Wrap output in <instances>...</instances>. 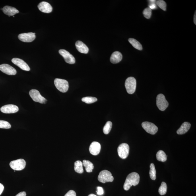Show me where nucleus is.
I'll list each match as a JSON object with an SVG mask.
<instances>
[{
    "label": "nucleus",
    "mask_w": 196,
    "mask_h": 196,
    "mask_svg": "<svg viewBox=\"0 0 196 196\" xmlns=\"http://www.w3.org/2000/svg\"><path fill=\"white\" fill-rule=\"evenodd\" d=\"M140 181V177L137 173L133 172L130 173L127 177L123 185V189L126 191L129 190L131 187L134 186L139 184Z\"/></svg>",
    "instance_id": "obj_1"
},
{
    "label": "nucleus",
    "mask_w": 196,
    "mask_h": 196,
    "mask_svg": "<svg viewBox=\"0 0 196 196\" xmlns=\"http://www.w3.org/2000/svg\"><path fill=\"white\" fill-rule=\"evenodd\" d=\"M98 179L100 182L105 183L112 182L114 180V178L110 172L107 170H104L100 173L98 177Z\"/></svg>",
    "instance_id": "obj_2"
},
{
    "label": "nucleus",
    "mask_w": 196,
    "mask_h": 196,
    "mask_svg": "<svg viewBox=\"0 0 196 196\" xmlns=\"http://www.w3.org/2000/svg\"><path fill=\"white\" fill-rule=\"evenodd\" d=\"M136 80L132 77L127 78L125 82V86L127 93L132 94L135 93L136 88Z\"/></svg>",
    "instance_id": "obj_3"
},
{
    "label": "nucleus",
    "mask_w": 196,
    "mask_h": 196,
    "mask_svg": "<svg viewBox=\"0 0 196 196\" xmlns=\"http://www.w3.org/2000/svg\"><path fill=\"white\" fill-rule=\"evenodd\" d=\"M54 84L57 89L61 92H66L69 90V84L67 80L56 78L54 80Z\"/></svg>",
    "instance_id": "obj_4"
},
{
    "label": "nucleus",
    "mask_w": 196,
    "mask_h": 196,
    "mask_svg": "<svg viewBox=\"0 0 196 196\" xmlns=\"http://www.w3.org/2000/svg\"><path fill=\"white\" fill-rule=\"evenodd\" d=\"M156 106L160 111H164L168 108L169 103L164 94H159L156 97Z\"/></svg>",
    "instance_id": "obj_5"
},
{
    "label": "nucleus",
    "mask_w": 196,
    "mask_h": 196,
    "mask_svg": "<svg viewBox=\"0 0 196 196\" xmlns=\"http://www.w3.org/2000/svg\"><path fill=\"white\" fill-rule=\"evenodd\" d=\"M30 95L34 102L45 104L47 100L44 97L41 95L39 91L35 89L31 90L29 92Z\"/></svg>",
    "instance_id": "obj_6"
},
{
    "label": "nucleus",
    "mask_w": 196,
    "mask_h": 196,
    "mask_svg": "<svg viewBox=\"0 0 196 196\" xmlns=\"http://www.w3.org/2000/svg\"><path fill=\"white\" fill-rule=\"evenodd\" d=\"M26 162L23 159H20L10 162V166L14 170L20 171L25 168Z\"/></svg>",
    "instance_id": "obj_7"
},
{
    "label": "nucleus",
    "mask_w": 196,
    "mask_h": 196,
    "mask_svg": "<svg viewBox=\"0 0 196 196\" xmlns=\"http://www.w3.org/2000/svg\"><path fill=\"white\" fill-rule=\"evenodd\" d=\"M129 146L127 144H121L117 148L118 153L119 156L123 159L126 158L129 155Z\"/></svg>",
    "instance_id": "obj_8"
},
{
    "label": "nucleus",
    "mask_w": 196,
    "mask_h": 196,
    "mask_svg": "<svg viewBox=\"0 0 196 196\" xmlns=\"http://www.w3.org/2000/svg\"><path fill=\"white\" fill-rule=\"evenodd\" d=\"M142 127L148 133L154 135L158 131V128L154 123L144 122L142 123Z\"/></svg>",
    "instance_id": "obj_9"
},
{
    "label": "nucleus",
    "mask_w": 196,
    "mask_h": 196,
    "mask_svg": "<svg viewBox=\"0 0 196 196\" xmlns=\"http://www.w3.org/2000/svg\"><path fill=\"white\" fill-rule=\"evenodd\" d=\"M60 54L62 56L66 62L69 64H73L75 63V59L73 56L65 49H60L59 51Z\"/></svg>",
    "instance_id": "obj_10"
},
{
    "label": "nucleus",
    "mask_w": 196,
    "mask_h": 196,
    "mask_svg": "<svg viewBox=\"0 0 196 196\" xmlns=\"http://www.w3.org/2000/svg\"><path fill=\"white\" fill-rule=\"evenodd\" d=\"M18 37L22 42L29 43L33 41L36 38V36L35 33L29 32L20 34Z\"/></svg>",
    "instance_id": "obj_11"
},
{
    "label": "nucleus",
    "mask_w": 196,
    "mask_h": 196,
    "mask_svg": "<svg viewBox=\"0 0 196 196\" xmlns=\"http://www.w3.org/2000/svg\"><path fill=\"white\" fill-rule=\"evenodd\" d=\"M0 70L3 73L9 75H15L17 73L14 68L7 64L0 65Z\"/></svg>",
    "instance_id": "obj_12"
},
{
    "label": "nucleus",
    "mask_w": 196,
    "mask_h": 196,
    "mask_svg": "<svg viewBox=\"0 0 196 196\" xmlns=\"http://www.w3.org/2000/svg\"><path fill=\"white\" fill-rule=\"evenodd\" d=\"M19 110V109L17 106L12 104L5 105L1 108V112L6 114L15 113L18 112Z\"/></svg>",
    "instance_id": "obj_13"
},
{
    "label": "nucleus",
    "mask_w": 196,
    "mask_h": 196,
    "mask_svg": "<svg viewBox=\"0 0 196 196\" xmlns=\"http://www.w3.org/2000/svg\"><path fill=\"white\" fill-rule=\"evenodd\" d=\"M12 62L16 65L18 66L20 69L26 71H30V69L27 64L21 59L14 58L12 60Z\"/></svg>",
    "instance_id": "obj_14"
},
{
    "label": "nucleus",
    "mask_w": 196,
    "mask_h": 196,
    "mask_svg": "<svg viewBox=\"0 0 196 196\" xmlns=\"http://www.w3.org/2000/svg\"><path fill=\"white\" fill-rule=\"evenodd\" d=\"M101 149V146L100 144L95 141L92 142L89 148L90 154L94 156H97L99 154Z\"/></svg>",
    "instance_id": "obj_15"
},
{
    "label": "nucleus",
    "mask_w": 196,
    "mask_h": 196,
    "mask_svg": "<svg viewBox=\"0 0 196 196\" xmlns=\"http://www.w3.org/2000/svg\"><path fill=\"white\" fill-rule=\"evenodd\" d=\"M39 10L46 13H50L52 11V7L50 4L46 2H42L38 5Z\"/></svg>",
    "instance_id": "obj_16"
},
{
    "label": "nucleus",
    "mask_w": 196,
    "mask_h": 196,
    "mask_svg": "<svg viewBox=\"0 0 196 196\" xmlns=\"http://www.w3.org/2000/svg\"><path fill=\"white\" fill-rule=\"evenodd\" d=\"M76 49L80 53L87 54L88 52L89 48L87 46L80 41H77L76 43Z\"/></svg>",
    "instance_id": "obj_17"
},
{
    "label": "nucleus",
    "mask_w": 196,
    "mask_h": 196,
    "mask_svg": "<svg viewBox=\"0 0 196 196\" xmlns=\"http://www.w3.org/2000/svg\"><path fill=\"white\" fill-rule=\"evenodd\" d=\"M2 10L4 14L9 16H14L19 12V11L16 8L9 6H5L3 8Z\"/></svg>",
    "instance_id": "obj_18"
},
{
    "label": "nucleus",
    "mask_w": 196,
    "mask_h": 196,
    "mask_svg": "<svg viewBox=\"0 0 196 196\" xmlns=\"http://www.w3.org/2000/svg\"><path fill=\"white\" fill-rule=\"evenodd\" d=\"M123 59V55L119 51L113 52L110 58L111 62L113 64H117L119 62Z\"/></svg>",
    "instance_id": "obj_19"
},
{
    "label": "nucleus",
    "mask_w": 196,
    "mask_h": 196,
    "mask_svg": "<svg viewBox=\"0 0 196 196\" xmlns=\"http://www.w3.org/2000/svg\"><path fill=\"white\" fill-rule=\"evenodd\" d=\"M191 127L190 123L187 122H185L182 123L181 127L177 130V133L178 135H183L188 131Z\"/></svg>",
    "instance_id": "obj_20"
},
{
    "label": "nucleus",
    "mask_w": 196,
    "mask_h": 196,
    "mask_svg": "<svg viewBox=\"0 0 196 196\" xmlns=\"http://www.w3.org/2000/svg\"><path fill=\"white\" fill-rule=\"evenodd\" d=\"M74 170L76 172L79 174H82L84 172L83 164L81 161H77L75 162Z\"/></svg>",
    "instance_id": "obj_21"
},
{
    "label": "nucleus",
    "mask_w": 196,
    "mask_h": 196,
    "mask_svg": "<svg viewBox=\"0 0 196 196\" xmlns=\"http://www.w3.org/2000/svg\"><path fill=\"white\" fill-rule=\"evenodd\" d=\"M82 164L83 166L85 168L86 172L90 173L92 172L94 169V166L91 162L89 161L84 160L82 161Z\"/></svg>",
    "instance_id": "obj_22"
},
{
    "label": "nucleus",
    "mask_w": 196,
    "mask_h": 196,
    "mask_svg": "<svg viewBox=\"0 0 196 196\" xmlns=\"http://www.w3.org/2000/svg\"><path fill=\"white\" fill-rule=\"evenodd\" d=\"M157 160L160 161L162 162H165L167 159L166 154L162 150H159L156 154Z\"/></svg>",
    "instance_id": "obj_23"
},
{
    "label": "nucleus",
    "mask_w": 196,
    "mask_h": 196,
    "mask_svg": "<svg viewBox=\"0 0 196 196\" xmlns=\"http://www.w3.org/2000/svg\"><path fill=\"white\" fill-rule=\"evenodd\" d=\"M128 40L129 43L132 45L134 48L138 49V50H142V45L141 43L138 42L136 39L133 38H129Z\"/></svg>",
    "instance_id": "obj_24"
},
{
    "label": "nucleus",
    "mask_w": 196,
    "mask_h": 196,
    "mask_svg": "<svg viewBox=\"0 0 196 196\" xmlns=\"http://www.w3.org/2000/svg\"><path fill=\"white\" fill-rule=\"evenodd\" d=\"M150 178L152 180H155L156 178V172L153 164H151L150 165V170L149 172Z\"/></svg>",
    "instance_id": "obj_25"
},
{
    "label": "nucleus",
    "mask_w": 196,
    "mask_h": 196,
    "mask_svg": "<svg viewBox=\"0 0 196 196\" xmlns=\"http://www.w3.org/2000/svg\"><path fill=\"white\" fill-rule=\"evenodd\" d=\"M167 185L166 183L165 182H162L158 190L159 193L161 195L166 194L167 193Z\"/></svg>",
    "instance_id": "obj_26"
},
{
    "label": "nucleus",
    "mask_w": 196,
    "mask_h": 196,
    "mask_svg": "<svg viewBox=\"0 0 196 196\" xmlns=\"http://www.w3.org/2000/svg\"><path fill=\"white\" fill-rule=\"evenodd\" d=\"M112 123L111 122L108 121L106 123L104 128H103V132L106 135H108L112 129Z\"/></svg>",
    "instance_id": "obj_27"
},
{
    "label": "nucleus",
    "mask_w": 196,
    "mask_h": 196,
    "mask_svg": "<svg viewBox=\"0 0 196 196\" xmlns=\"http://www.w3.org/2000/svg\"><path fill=\"white\" fill-rule=\"evenodd\" d=\"M98 99L96 98L92 97H86L82 98V101L86 104H92L97 102Z\"/></svg>",
    "instance_id": "obj_28"
},
{
    "label": "nucleus",
    "mask_w": 196,
    "mask_h": 196,
    "mask_svg": "<svg viewBox=\"0 0 196 196\" xmlns=\"http://www.w3.org/2000/svg\"><path fill=\"white\" fill-rule=\"evenodd\" d=\"M156 5L164 11L166 10V4L164 1L159 0L156 2Z\"/></svg>",
    "instance_id": "obj_29"
},
{
    "label": "nucleus",
    "mask_w": 196,
    "mask_h": 196,
    "mask_svg": "<svg viewBox=\"0 0 196 196\" xmlns=\"http://www.w3.org/2000/svg\"><path fill=\"white\" fill-rule=\"evenodd\" d=\"M143 13L144 17L147 19H149L152 16V10L149 8H146L144 10Z\"/></svg>",
    "instance_id": "obj_30"
},
{
    "label": "nucleus",
    "mask_w": 196,
    "mask_h": 196,
    "mask_svg": "<svg viewBox=\"0 0 196 196\" xmlns=\"http://www.w3.org/2000/svg\"><path fill=\"white\" fill-rule=\"evenodd\" d=\"M11 127V125L7 121L0 120V128L8 129Z\"/></svg>",
    "instance_id": "obj_31"
},
{
    "label": "nucleus",
    "mask_w": 196,
    "mask_h": 196,
    "mask_svg": "<svg viewBox=\"0 0 196 196\" xmlns=\"http://www.w3.org/2000/svg\"><path fill=\"white\" fill-rule=\"evenodd\" d=\"M97 194L99 195H102L104 194V191L102 188L101 187H97Z\"/></svg>",
    "instance_id": "obj_32"
},
{
    "label": "nucleus",
    "mask_w": 196,
    "mask_h": 196,
    "mask_svg": "<svg viewBox=\"0 0 196 196\" xmlns=\"http://www.w3.org/2000/svg\"><path fill=\"white\" fill-rule=\"evenodd\" d=\"M65 196H76V194L75 191L71 190L68 192Z\"/></svg>",
    "instance_id": "obj_33"
},
{
    "label": "nucleus",
    "mask_w": 196,
    "mask_h": 196,
    "mask_svg": "<svg viewBox=\"0 0 196 196\" xmlns=\"http://www.w3.org/2000/svg\"><path fill=\"white\" fill-rule=\"evenodd\" d=\"M148 6H149L148 8H149L152 10L155 9L156 8V5L155 3H150Z\"/></svg>",
    "instance_id": "obj_34"
},
{
    "label": "nucleus",
    "mask_w": 196,
    "mask_h": 196,
    "mask_svg": "<svg viewBox=\"0 0 196 196\" xmlns=\"http://www.w3.org/2000/svg\"><path fill=\"white\" fill-rule=\"evenodd\" d=\"M26 194L25 192H21L19 194L17 195H16L15 196H26Z\"/></svg>",
    "instance_id": "obj_35"
},
{
    "label": "nucleus",
    "mask_w": 196,
    "mask_h": 196,
    "mask_svg": "<svg viewBox=\"0 0 196 196\" xmlns=\"http://www.w3.org/2000/svg\"><path fill=\"white\" fill-rule=\"evenodd\" d=\"M4 187L2 184L0 183V195H1L4 190Z\"/></svg>",
    "instance_id": "obj_36"
},
{
    "label": "nucleus",
    "mask_w": 196,
    "mask_h": 196,
    "mask_svg": "<svg viewBox=\"0 0 196 196\" xmlns=\"http://www.w3.org/2000/svg\"><path fill=\"white\" fill-rule=\"evenodd\" d=\"M196 11L195 12V14H194V23L196 25Z\"/></svg>",
    "instance_id": "obj_37"
},
{
    "label": "nucleus",
    "mask_w": 196,
    "mask_h": 196,
    "mask_svg": "<svg viewBox=\"0 0 196 196\" xmlns=\"http://www.w3.org/2000/svg\"><path fill=\"white\" fill-rule=\"evenodd\" d=\"M88 196H97L94 194H90Z\"/></svg>",
    "instance_id": "obj_38"
}]
</instances>
